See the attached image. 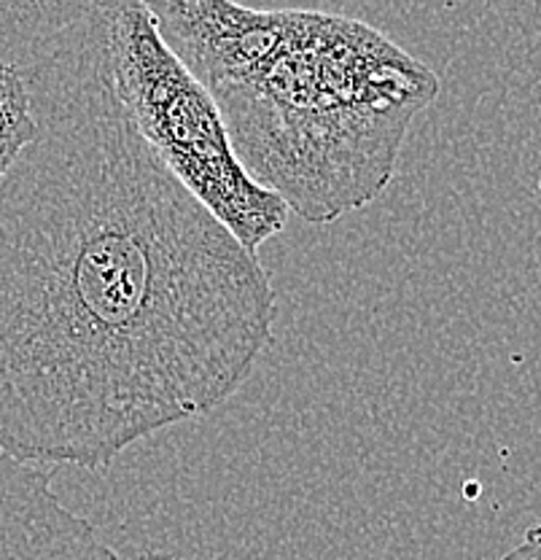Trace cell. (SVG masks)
Instances as JSON below:
<instances>
[{
	"mask_svg": "<svg viewBox=\"0 0 541 560\" xmlns=\"http://www.w3.org/2000/svg\"><path fill=\"white\" fill-rule=\"evenodd\" d=\"M36 132L25 75L14 62L0 57V184L22 151L33 143Z\"/></svg>",
	"mask_w": 541,
	"mask_h": 560,
	"instance_id": "5",
	"label": "cell"
},
{
	"mask_svg": "<svg viewBox=\"0 0 541 560\" xmlns=\"http://www.w3.org/2000/svg\"><path fill=\"white\" fill-rule=\"evenodd\" d=\"M165 44L219 105L248 175L310 224L375 202L439 75L353 16L149 0Z\"/></svg>",
	"mask_w": 541,
	"mask_h": 560,
	"instance_id": "2",
	"label": "cell"
},
{
	"mask_svg": "<svg viewBox=\"0 0 541 560\" xmlns=\"http://www.w3.org/2000/svg\"><path fill=\"white\" fill-rule=\"evenodd\" d=\"M114 95L165 171L248 254L286 230L289 208L248 175L219 105L165 44L145 3H101Z\"/></svg>",
	"mask_w": 541,
	"mask_h": 560,
	"instance_id": "3",
	"label": "cell"
},
{
	"mask_svg": "<svg viewBox=\"0 0 541 560\" xmlns=\"http://www.w3.org/2000/svg\"><path fill=\"white\" fill-rule=\"evenodd\" d=\"M502 560H541V521L531 525Z\"/></svg>",
	"mask_w": 541,
	"mask_h": 560,
	"instance_id": "6",
	"label": "cell"
},
{
	"mask_svg": "<svg viewBox=\"0 0 541 560\" xmlns=\"http://www.w3.org/2000/svg\"><path fill=\"white\" fill-rule=\"evenodd\" d=\"M14 66L38 132L0 184V453L106 471L243 388L278 296L132 130L101 5Z\"/></svg>",
	"mask_w": 541,
	"mask_h": 560,
	"instance_id": "1",
	"label": "cell"
},
{
	"mask_svg": "<svg viewBox=\"0 0 541 560\" xmlns=\"http://www.w3.org/2000/svg\"><path fill=\"white\" fill-rule=\"evenodd\" d=\"M0 560H121L51 475L0 453Z\"/></svg>",
	"mask_w": 541,
	"mask_h": 560,
	"instance_id": "4",
	"label": "cell"
}]
</instances>
